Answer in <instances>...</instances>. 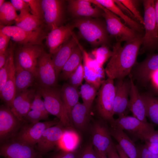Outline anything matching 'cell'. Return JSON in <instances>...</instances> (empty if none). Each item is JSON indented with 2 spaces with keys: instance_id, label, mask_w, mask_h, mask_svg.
Segmentation results:
<instances>
[{
  "instance_id": "cell-1",
  "label": "cell",
  "mask_w": 158,
  "mask_h": 158,
  "mask_svg": "<svg viewBox=\"0 0 158 158\" xmlns=\"http://www.w3.org/2000/svg\"><path fill=\"white\" fill-rule=\"evenodd\" d=\"M143 37L140 36L126 42L123 46L118 42L113 45L112 55L104 69L108 78L122 79L129 75L137 63Z\"/></svg>"
},
{
  "instance_id": "cell-2",
  "label": "cell",
  "mask_w": 158,
  "mask_h": 158,
  "mask_svg": "<svg viewBox=\"0 0 158 158\" xmlns=\"http://www.w3.org/2000/svg\"><path fill=\"white\" fill-rule=\"evenodd\" d=\"M79 30L81 37L94 47L107 45L109 42L106 25L97 18H75L72 25Z\"/></svg>"
},
{
  "instance_id": "cell-3",
  "label": "cell",
  "mask_w": 158,
  "mask_h": 158,
  "mask_svg": "<svg viewBox=\"0 0 158 158\" xmlns=\"http://www.w3.org/2000/svg\"><path fill=\"white\" fill-rule=\"evenodd\" d=\"M36 85V90L44 98L45 107L49 114L56 116L66 128L73 129V125L61 97L60 90L56 87H44L37 84Z\"/></svg>"
},
{
  "instance_id": "cell-4",
  "label": "cell",
  "mask_w": 158,
  "mask_h": 158,
  "mask_svg": "<svg viewBox=\"0 0 158 158\" xmlns=\"http://www.w3.org/2000/svg\"><path fill=\"white\" fill-rule=\"evenodd\" d=\"M92 3L103 11L102 16L106 21V28L108 34L115 37L117 42H127L142 35L121 22V18L98 2L93 0Z\"/></svg>"
},
{
  "instance_id": "cell-5",
  "label": "cell",
  "mask_w": 158,
  "mask_h": 158,
  "mask_svg": "<svg viewBox=\"0 0 158 158\" xmlns=\"http://www.w3.org/2000/svg\"><path fill=\"white\" fill-rule=\"evenodd\" d=\"M115 94L114 80L108 78L104 80L97 93L96 108L101 119L109 123L114 120L113 109Z\"/></svg>"
},
{
  "instance_id": "cell-6",
  "label": "cell",
  "mask_w": 158,
  "mask_h": 158,
  "mask_svg": "<svg viewBox=\"0 0 158 158\" xmlns=\"http://www.w3.org/2000/svg\"><path fill=\"white\" fill-rule=\"evenodd\" d=\"M143 2L144 10L143 25L145 32L142 39V47L140 50L142 53L158 48V35L156 31L155 1L145 0Z\"/></svg>"
},
{
  "instance_id": "cell-7",
  "label": "cell",
  "mask_w": 158,
  "mask_h": 158,
  "mask_svg": "<svg viewBox=\"0 0 158 158\" xmlns=\"http://www.w3.org/2000/svg\"><path fill=\"white\" fill-rule=\"evenodd\" d=\"M59 121L60 120L56 117L53 120L44 122L34 123L24 122L13 139L34 147L44 130L56 125Z\"/></svg>"
},
{
  "instance_id": "cell-8",
  "label": "cell",
  "mask_w": 158,
  "mask_h": 158,
  "mask_svg": "<svg viewBox=\"0 0 158 158\" xmlns=\"http://www.w3.org/2000/svg\"><path fill=\"white\" fill-rule=\"evenodd\" d=\"M35 77L36 84L44 87H56L57 78L52 55L44 51L39 58Z\"/></svg>"
},
{
  "instance_id": "cell-9",
  "label": "cell",
  "mask_w": 158,
  "mask_h": 158,
  "mask_svg": "<svg viewBox=\"0 0 158 158\" xmlns=\"http://www.w3.org/2000/svg\"><path fill=\"white\" fill-rule=\"evenodd\" d=\"M44 51L41 45H20L15 50L14 61L35 76L38 59Z\"/></svg>"
},
{
  "instance_id": "cell-10",
  "label": "cell",
  "mask_w": 158,
  "mask_h": 158,
  "mask_svg": "<svg viewBox=\"0 0 158 158\" xmlns=\"http://www.w3.org/2000/svg\"><path fill=\"white\" fill-rule=\"evenodd\" d=\"M34 147L12 139L1 144L0 155L3 158H41Z\"/></svg>"
},
{
  "instance_id": "cell-11",
  "label": "cell",
  "mask_w": 158,
  "mask_h": 158,
  "mask_svg": "<svg viewBox=\"0 0 158 158\" xmlns=\"http://www.w3.org/2000/svg\"><path fill=\"white\" fill-rule=\"evenodd\" d=\"M24 122L19 120L6 105L0 107V141L1 144L13 138Z\"/></svg>"
},
{
  "instance_id": "cell-12",
  "label": "cell",
  "mask_w": 158,
  "mask_h": 158,
  "mask_svg": "<svg viewBox=\"0 0 158 158\" xmlns=\"http://www.w3.org/2000/svg\"><path fill=\"white\" fill-rule=\"evenodd\" d=\"M44 20L50 30L62 26L64 18V1L41 0Z\"/></svg>"
},
{
  "instance_id": "cell-13",
  "label": "cell",
  "mask_w": 158,
  "mask_h": 158,
  "mask_svg": "<svg viewBox=\"0 0 158 158\" xmlns=\"http://www.w3.org/2000/svg\"><path fill=\"white\" fill-rule=\"evenodd\" d=\"M0 31L20 45H41L43 40L47 35L44 31L28 32L16 25L5 26L0 25Z\"/></svg>"
},
{
  "instance_id": "cell-14",
  "label": "cell",
  "mask_w": 158,
  "mask_h": 158,
  "mask_svg": "<svg viewBox=\"0 0 158 158\" xmlns=\"http://www.w3.org/2000/svg\"><path fill=\"white\" fill-rule=\"evenodd\" d=\"M107 122L102 119L96 121L92 129V144L97 154H106L113 144L111 138L110 126Z\"/></svg>"
},
{
  "instance_id": "cell-15",
  "label": "cell",
  "mask_w": 158,
  "mask_h": 158,
  "mask_svg": "<svg viewBox=\"0 0 158 158\" xmlns=\"http://www.w3.org/2000/svg\"><path fill=\"white\" fill-rule=\"evenodd\" d=\"M158 70V54L148 56L142 62L137 63L130 75L143 86H146L154 73Z\"/></svg>"
},
{
  "instance_id": "cell-16",
  "label": "cell",
  "mask_w": 158,
  "mask_h": 158,
  "mask_svg": "<svg viewBox=\"0 0 158 158\" xmlns=\"http://www.w3.org/2000/svg\"><path fill=\"white\" fill-rule=\"evenodd\" d=\"M67 129L60 121L44 130L37 144V150L41 156L51 150L59 143Z\"/></svg>"
},
{
  "instance_id": "cell-17",
  "label": "cell",
  "mask_w": 158,
  "mask_h": 158,
  "mask_svg": "<svg viewBox=\"0 0 158 158\" xmlns=\"http://www.w3.org/2000/svg\"><path fill=\"white\" fill-rule=\"evenodd\" d=\"M109 124L111 127L126 130L135 136L155 130L154 124L147 122L142 121L133 116L118 117Z\"/></svg>"
},
{
  "instance_id": "cell-18",
  "label": "cell",
  "mask_w": 158,
  "mask_h": 158,
  "mask_svg": "<svg viewBox=\"0 0 158 158\" xmlns=\"http://www.w3.org/2000/svg\"><path fill=\"white\" fill-rule=\"evenodd\" d=\"M9 52L8 73L6 82L0 91V98L5 105L11 107L16 94L15 85V65L14 58L15 45L11 41L8 48Z\"/></svg>"
},
{
  "instance_id": "cell-19",
  "label": "cell",
  "mask_w": 158,
  "mask_h": 158,
  "mask_svg": "<svg viewBox=\"0 0 158 158\" xmlns=\"http://www.w3.org/2000/svg\"><path fill=\"white\" fill-rule=\"evenodd\" d=\"M115 94L114 104V114L118 117L126 116L128 108L131 82L129 79L117 80L115 84Z\"/></svg>"
},
{
  "instance_id": "cell-20",
  "label": "cell",
  "mask_w": 158,
  "mask_h": 158,
  "mask_svg": "<svg viewBox=\"0 0 158 158\" xmlns=\"http://www.w3.org/2000/svg\"><path fill=\"white\" fill-rule=\"evenodd\" d=\"M72 25H62L52 29L47 35L46 44L51 55L55 54L72 36Z\"/></svg>"
},
{
  "instance_id": "cell-21",
  "label": "cell",
  "mask_w": 158,
  "mask_h": 158,
  "mask_svg": "<svg viewBox=\"0 0 158 158\" xmlns=\"http://www.w3.org/2000/svg\"><path fill=\"white\" fill-rule=\"evenodd\" d=\"M36 89L30 88L16 94L11 110L20 121L25 122L24 118L31 110Z\"/></svg>"
},
{
  "instance_id": "cell-22",
  "label": "cell",
  "mask_w": 158,
  "mask_h": 158,
  "mask_svg": "<svg viewBox=\"0 0 158 158\" xmlns=\"http://www.w3.org/2000/svg\"><path fill=\"white\" fill-rule=\"evenodd\" d=\"M68 1V10L76 18L89 17L97 18L102 16V10L88 0H70Z\"/></svg>"
},
{
  "instance_id": "cell-23",
  "label": "cell",
  "mask_w": 158,
  "mask_h": 158,
  "mask_svg": "<svg viewBox=\"0 0 158 158\" xmlns=\"http://www.w3.org/2000/svg\"><path fill=\"white\" fill-rule=\"evenodd\" d=\"M78 41L74 33L72 36L54 54L52 60L57 78L63 68L78 45Z\"/></svg>"
},
{
  "instance_id": "cell-24",
  "label": "cell",
  "mask_w": 158,
  "mask_h": 158,
  "mask_svg": "<svg viewBox=\"0 0 158 158\" xmlns=\"http://www.w3.org/2000/svg\"><path fill=\"white\" fill-rule=\"evenodd\" d=\"M131 82V88L128 108L133 116L140 120L147 122L145 105L138 89L135 85L130 75H129Z\"/></svg>"
},
{
  "instance_id": "cell-25",
  "label": "cell",
  "mask_w": 158,
  "mask_h": 158,
  "mask_svg": "<svg viewBox=\"0 0 158 158\" xmlns=\"http://www.w3.org/2000/svg\"><path fill=\"white\" fill-rule=\"evenodd\" d=\"M110 130L111 136L116 140L129 158H139L138 147L123 130L110 126Z\"/></svg>"
},
{
  "instance_id": "cell-26",
  "label": "cell",
  "mask_w": 158,
  "mask_h": 158,
  "mask_svg": "<svg viewBox=\"0 0 158 158\" xmlns=\"http://www.w3.org/2000/svg\"><path fill=\"white\" fill-rule=\"evenodd\" d=\"M91 110L83 103L79 102L73 107L71 112V120L77 128L81 131L86 130L90 120Z\"/></svg>"
},
{
  "instance_id": "cell-27",
  "label": "cell",
  "mask_w": 158,
  "mask_h": 158,
  "mask_svg": "<svg viewBox=\"0 0 158 158\" xmlns=\"http://www.w3.org/2000/svg\"><path fill=\"white\" fill-rule=\"evenodd\" d=\"M43 20L25 10L20 11L15 23L16 25L30 32H40L42 29Z\"/></svg>"
},
{
  "instance_id": "cell-28",
  "label": "cell",
  "mask_w": 158,
  "mask_h": 158,
  "mask_svg": "<svg viewBox=\"0 0 158 158\" xmlns=\"http://www.w3.org/2000/svg\"><path fill=\"white\" fill-rule=\"evenodd\" d=\"M101 5L123 20L129 27L142 35L144 29L142 25L130 18L125 14L114 0H96Z\"/></svg>"
},
{
  "instance_id": "cell-29",
  "label": "cell",
  "mask_w": 158,
  "mask_h": 158,
  "mask_svg": "<svg viewBox=\"0 0 158 158\" xmlns=\"http://www.w3.org/2000/svg\"><path fill=\"white\" fill-rule=\"evenodd\" d=\"M16 94L29 89L34 83L35 78L31 72L22 67L14 61Z\"/></svg>"
},
{
  "instance_id": "cell-30",
  "label": "cell",
  "mask_w": 158,
  "mask_h": 158,
  "mask_svg": "<svg viewBox=\"0 0 158 158\" xmlns=\"http://www.w3.org/2000/svg\"><path fill=\"white\" fill-rule=\"evenodd\" d=\"M60 93L62 100L71 121V111L73 107L79 102L80 92L78 88L69 83H65L63 84L60 89Z\"/></svg>"
},
{
  "instance_id": "cell-31",
  "label": "cell",
  "mask_w": 158,
  "mask_h": 158,
  "mask_svg": "<svg viewBox=\"0 0 158 158\" xmlns=\"http://www.w3.org/2000/svg\"><path fill=\"white\" fill-rule=\"evenodd\" d=\"M83 59L81 51L78 45L63 66L60 74L61 78L65 80L68 79L71 74L82 63Z\"/></svg>"
},
{
  "instance_id": "cell-32",
  "label": "cell",
  "mask_w": 158,
  "mask_h": 158,
  "mask_svg": "<svg viewBox=\"0 0 158 158\" xmlns=\"http://www.w3.org/2000/svg\"><path fill=\"white\" fill-rule=\"evenodd\" d=\"M140 95L145 107L146 117L158 125V97L146 93Z\"/></svg>"
},
{
  "instance_id": "cell-33",
  "label": "cell",
  "mask_w": 158,
  "mask_h": 158,
  "mask_svg": "<svg viewBox=\"0 0 158 158\" xmlns=\"http://www.w3.org/2000/svg\"><path fill=\"white\" fill-rule=\"evenodd\" d=\"M78 134L73 129H67L64 132L59 143L61 150L73 151L77 150L80 142Z\"/></svg>"
},
{
  "instance_id": "cell-34",
  "label": "cell",
  "mask_w": 158,
  "mask_h": 158,
  "mask_svg": "<svg viewBox=\"0 0 158 158\" xmlns=\"http://www.w3.org/2000/svg\"><path fill=\"white\" fill-rule=\"evenodd\" d=\"M18 15L16 11L10 2L5 1L0 7V25L11 26L15 20Z\"/></svg>"
},
{
  "instance_id": "cell-35",
  "label": "cell",
  "mask_w": 158,
  "mask_h": 158,
  "mask_svg": "<svg viewBox=\"0 0 158 158\" xmlns=\"http://www.w3.org/2000/svg\"><path fill=\"white\" fill-rule=\"evenodd\" d=\"M83 66L84 79L86 82L93 85L97 90H99L102 81L105 80V71L103 66L97 71Z\"/></svg>"
},
{
  "instance_id": "cell-36",
  "label": "cell",
  "mask_w": 158,
  "mask_h": 158,
  "mask_svg": "<svg viewBox=\"0 0 158 158\" xmlns=\"http://www.w3.org/2000/svg\"><path fill=\"white\" fill-rule=\"evenodd\" d=\"M81 86L80 93L83 103L91 109L93 101L97 95V90L93 85L86 82Z\"/></svg>"
},
{
  "instance_id": "cell-37",
  "label": "cell",
  "mask_w": 158,
  "mask_h": 158,
  "mask_svg": "<svg viewBox=\"0 0 158 158\" xmlns=\"http://www.w3.org/2000/svg\"><path fill=\"white\" fill-rule=\"evenodd\" d=\"M112 51L107 45H103L93 50L91 54L99 65L103 66L104 64L112 55Z\"/></svg>"
},
{
  "instance_id": "cell-38",
  "label": "cell",
  "mask_w": 158,
  "mask_h": 158,
  "mask_svg": "<svg viewBox=\"0 0 158 158\" xmlns=\"http://www.w3.org/2000/svg\"><path fill=\"white\" fill-rule=\"evenodd\" d=\"M84 79V68L81 63L70 76L68 79V83L78 88L79 86L82 85Z\"/></svg>"
},
{
  "instance_id": "cell-39",
  "label": "cell",
  "mask_w": 158,
  "mask_h": 158,
  "mask_svg": "<svg viewBox=\"0 0 158 158\" xmlns=\"http://www.w3.org/2000/svg\"><path fill=\"white\" fill-rule=\"evenodd\" d=\"M78 45L83 55V66L88 69L95 71L98 70L102 66H100L96 60L91 57L87 51L83 49V47L78 42Z\"/></svg>"
},
{
  "instance_id": "cell-40",
  "label": "cell",
  "mask_w": 158,
  "mask_h": 158,
  "mask_svg": "<svg viewBox=\"0 0 158 158\" xmlns=\"http://www.w3.org/2000/svg\"><path fill=\"white\" fill-rule=\"evenodd\" d=\"M49 114L37 110L31 109L24 118V120L25 122L36 123L40 120H47Z\"/></svg>"
},
{
  "instance_id": "cell-41",
  "label": "cell",
  "mask_w": 158,
  "mask_h": 158,
  "mask_svg": "<svg viewBox=\"0 0 158 158\" xmlns=\"http://www.w3.org/2000/svg\"><path fill=\"white\" fill-rule=\"evenodd\" d=\"M134 15L137 21L141 25H144L143 18L141 16L138 9V1L133 0H119Z\"/></svg>"
},
{
  "instance_id": "cell-42",
  "label": "cell",
  "mask_w": 158,
  "mask_h": 158,
  "mask_svg": "<svg viewBox=\"0 0 158 158\" xmlns=\"http://www.w3.org/2000/svg\"><path fill=\"white\" fill-rule=\"evenodd\" d=\"M28 4L32 15L44 20L43 14L39 0H24Z\"/></svg>"
},
{
  "instance_id": "cell-43",
  "label": "cell",
  "mask_w": 158,
  "mask_h": 158,
  "mask_svg": "<svg viewBox=\"0 0 158 158\" xmlns=\"http://www.w3.org/2000/svg\"><path fill=\"white\" fill-rule=\"evenodd\" d=\"M42 97L40 93L36 90V92L31 104V110H36L49 114L46 110L44 101L42 100Z\"/></svg>"
},
{
  "instance_id": "cell-44",
  "label": "cell",
  "mask_w": 158,
  "mask_h": 158,
  "mask_svg": "<svg viewBox=\"0 0 158 158\" xmlns=\"http://www.w3.org/2000/svg\"><path fill=\"white\" fill-rule=\"evenodd\" d=\"M135 136L145 142L158 143V130L138 134Z\"/></svg>"
},
{
  "instance_id": "cell-45",
  "label": "cell",
  "mask_w": 158,
  "mask_h": 158,
  "mask_svg": "<svg viewBox=\"0 0 158 158\" xmlns=\"http://www.w3.org/2000/svg\"><path fill=\"white\" fill-rule=\"evenodd\" d=\"M80 153L77 150L73 151L61 150L52 155L49 158H79Z\"/></svg>"
},
{
  "instance_id": "cell-46",
  "label": "cell",
  "mask_w": 158,
  "mask_h": 158,
  "mask_svg": "<svg viewBox=\"0 0 158 158\" xmlns=\"http://www.w3.org/2000/svg\"><path fill=\"white\" fill-rule=\"evenodd\" d=\"M8 63L9 56L4 65L0 68V91L2 89L7 81L8 73Z\"/></svg>"
},
{
  "instance_id": "cell-47",
  "label": "cell",
  "mask_w": 158,
  "mask_h": 158,
  "mask_svg": "<svg viewBox=\"0 0 158 158\" xmlns=\"http://www.w3.org/2000/svg\"><path fill=\"white\" fill-rule=\"evenodd\" d=\"M79 158H98L92 143L88 144L80 153Z\"/></svg>"
},
{
  "instance_id": "cell-48",
  "label": "cell",
  "mask_w": 158,
  "mask_h": 158,
  "mask_svg": "<svg viewBox=\"0 0 158 158\" xmlns=\"http://www.w3.org/2000/svg\"><path fill=\"white\" fill-rule=\"evenodd\" d=\"M137 147L139 158H158V154L149 150L144 145Z\"/></svg>"
},
{
  "instance_id": "cell-49",
  "label": "cell",
  "mask_w": 158,
  "mask_h": 158,
  "mask_svg": "<svg viewBox=\"0 0 158 158\" xmlns=\"http://www.w3.org/2000/svg\"><path fill=\"white\" fill-rule=\"evenodd\" d=\"M10 2L16 11L25 10L30 12L29 6L24 0H11Z\"/></svg>"
},
{
  "instance_id": "cell-50",
  "label": "cell",
  "mask_w": 158,
  "mask_h": 158,
  "mask_svg": "<svg viewBox=\"0 0 158 158\" xmlns=\"http://www.w3.org/2000/svg\"><path fill=\"white\" fill-rule=\"evenodd\" d=\"M10 38L0 31V54L6 52L10 42Z\"/></svg>"
},
{
  "instance_id": "cell-51",
  "label": "cell",
  "mask_w": 158,
  "mask_h": 158,
  "mask_svg": "<svg viewBox=\"0 0 158 158\" xmlns=\"http://www.w3.org/2000/svg\"><path fill=\"white\" fill-rule=\"evenodd\" d=\"M114 1L116 4L125 14L133 20L138 22L134 15L119 0H114Z\"/></svg>"
},
{
  "instance_id": "cell-52",
  "label": "cell",
  "mask_w": 158,
  "mask_h": 158,
  "mask_svg": "<svg viewBox=\"0 0 158 158\" xmlns=\"http://www.w3.org/2000/svg\"><path fill=\"white\" fill-rule=\"evenodd\" d=\"M108 158H120L116 145L113 144L108 149L107 153Z\"/></svg>"
},
{
  "instance_id": "cell-53",
  "label": "cell",
  "mask_w": 158,
  "mask_h": 158,
  "mask_svg": "<svg viewBox=\"0 0 158 158\" xmlns=\"http://www.w3.org/2000/svg\"><path fill=\"white\" fill-rule=\"evenodd\" d=\"M145 142L144 145L146 148L151 152L158 154V143Z\"/></svg>"
},
{
  "instance_id": "cell-54",
  "label": "cell",
  "mask_w": 158,
  "mask_h": 158,
  "mask_svg": "<svg viewBox=\"0 0 158 158\" xmlns=\"http://www.w3.org/2000/svg\"><path fill=\"white\" fill-rule=\"evenodd\" d=\"M9 56L8 48L5 52L0 54V68L4 65Z\"/></svg>"
},
{
  "instance_id": "cell-55",
  "label": "cell",
  "mask_w": 158,
  "mask_h": 158,
  "mask_svg": "<svg viewBox=\"0 0 158 158\" xmlns=\"http://www.w3.org/2000/svg\"><path fill=\"white\" fill-rule=\"evenodd\" d=\"M155 14L156 23V31L158 35V0L155 1Z\"/></svg>"
},
{
  "instance_id": "cell-56",
  "label": "cell",
  "mask_w": 158,
  "mask_h": 158,
  "mask_svg": "<svg viewBox=\"0 0 158 158\" xmlns=\"http://www.w3.org/2000/svg\"><path fill=\"white\" fill-rule=\"evenodd\" d=\"M151 80L154 88L158 87V70L153 74Z\"/></svg>"
},
{
  "instance_id": "cell-57",
  "label": "cell",
  "mask_w": 158,
  "mask_h": 158,
  "mask_svg": "<svg viewBox=\"0 0 158 158\" xmlns=\"http://www.w3.org/2000/svg\"><path fill=\"white\" fill-rule=\"evenodd\" d=\"M116 147L120 158H129L118 144Z\"/></svg>"
},
{
  "instance_id": "cell-58",
  "label": "cell",
  "mask_w": 158,
  "mask_h": 158,
  "mask_svg": "<svg viewBox=\"0 0 158 158\" xmlns=\"http://www.w3.org/2000/svg\"><path fill=\"white\" fill-rule=\"evenodd\" d=\"M96 154L98 158H108L106 154H98L97 153Z\"/></svg>"
},
{
  "instance_id": "cell-59",
  "label": "cell",
  "mask_w": 158,
  "mask_h": 158,
  "mask_svg": "<svg viewBox=\"0 0 158 158\" xmlns=\"http://www.w3.org/2000/svg\"><path fill=\"white\" fill-rule=\"evenodd\" d=\"M5 2L4 0H0V7L4 4Z\"/></svg>"
},
{
  "instance_id": "cell-60",
  "label": "cell",
  "mask_w": 158,
  "mask_h": 158,
  "mask_svg": "<svg viewBox=\"0 0 158 158\" xmlns=\"http://www.w3.org/2000/svg\"><path fill=\"white\" fill-rule=\"evenodd\" d=\"M156 93L158 94V87L154 88Z\"/></svg>"
}]
</instances>
